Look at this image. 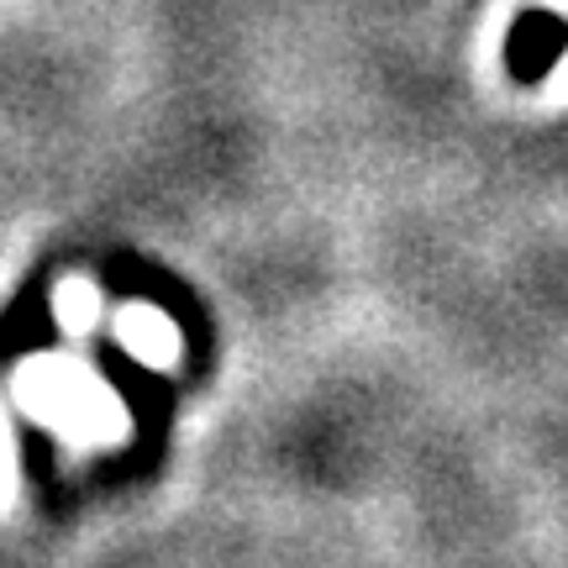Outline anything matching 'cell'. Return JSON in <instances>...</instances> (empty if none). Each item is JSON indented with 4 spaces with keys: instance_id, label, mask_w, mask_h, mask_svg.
Returning <instances> with one entry per match:
<instances>
[{
    "instance_id": "cell-1",
    "label": "cell",
    "mask_w": 568,
    "mask_h": 568,
    "mask_svg": "<svg viewBox=\"0 0 568 568\" xmlns=\"http://www.w3.org/2000/svg\"><path fill=\"white\" fill-rule=\"evenodd\" d=\"M564 53H568V17L542 11V6H531V11L516 17V27L506 38V69L516 84L548 80L552 69L564 63Z\"/></svg>"
}]
</instances>
